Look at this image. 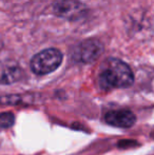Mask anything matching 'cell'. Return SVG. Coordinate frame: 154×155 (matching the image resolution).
<instances>
[{"mask_svg":"<svg viewBox=\"0 0 154 155\" xmlns=\"http://www.w3.org/2000/svg\"><path fill=\"white\" fill-rule=\"evenodd\" d=\"M134 74L126 62L119 59H109L106 69L99 75V84L103 90L123 89L132 86Z\"/></svg>","mask_w":154,"mask_h":155,"instance_id":"cell-1","label":"cell"},{"mask_svg":"<svg viewBox=\"0 0 154 155\" xmlns=\"http://www.w3.org/2000/svg\"><path fill=\"white\" fill-rule=\"evenodd\" d=\"M62 62V54L57 49H47L36 54L31 60V69L37 75L54 72Z\"/></svg>","mask_w":154,"mask_h":155,"instance_id":"cell-2","label":"cell"},{"mask_svg":"<svg viewBox=\"0 0 154 155\" xmlns=\"http://www.w3.org/2000/svg\"><path fill=\"white\" fill-rule=\"evenodd\" d=\"M103 53V45L98 40L89 39L77 45L73 51L75 60L84 63H89L96 60Z\"/></svg>","mask_w":154,"mask_h":155,"instance_id":"cell-3","label":"cell"},{"mask_svg":"<svg viewBox=\"0 0 154 155\" xmlns=\"http://www.w3.org/2000/svg\"><path fill=\"white\" fill-rule=\"evenodd\" d=\"M53 8L57 16L69 20H77L86 14V6L79 0H56Z\"/></svg>","mask_w":154,"mask_h":155,"instance_id":"cell-4","label":"cell"},{"mask_svg":"<svg viewBox=\"0 0 154 155\" xmlns=\"http://www.w3.org/2000/svg\"><path fill=\"white\" fill-rule=\"evenodd\" d=\"M105 120L107 124L117 128H130L136 121V116L129 110L110 111L106 114Z\"/></svg>","mask_w":154,"mask_h":155,"instance_id":"cell-5","label":"cell"},{"mask_svg":"<svg viewBox=\"0 0 154 155\" xmlns=\"http://www.w3.org/2000/svg\"><path fill=\"white\" fill-rule=\"evenodd\" d=\"M21 74V68L17 63H0V84H13L20 79Z\"/></svg>","mask_w":154,"mask_h":155,"instance_id":"cell-6","label":"cell"},{"mask_svg":"<svg viewBox=\"0 0 154 155\" xmlns=\"http://www.w3.org/2000/svg\"><path fill=\"white\" fill-rule=\"evenodd\" d=\"M15 116L11 112H4L0 113V128H10L14 124Z\"/></svg>","mask_w":154,"mask_h":155,"instance_id":"cell-7","label":"cell"}]
</instances>
